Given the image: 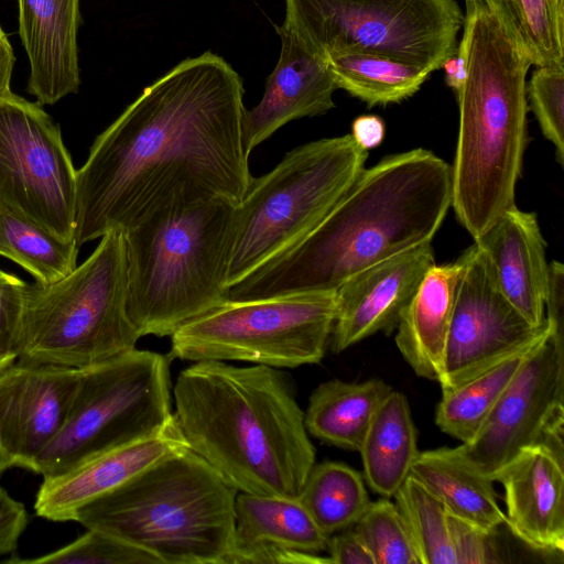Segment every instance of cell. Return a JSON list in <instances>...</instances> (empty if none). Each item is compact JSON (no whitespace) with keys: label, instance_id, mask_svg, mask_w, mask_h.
Segmentation results:
<instances>
[{"label":"cell","instance_id":"cell-17","mask_svg":"<svg viewBox=\"0 0 564 564\" xmlns=\"http://www.w3.org/2000/svg\"><path fill=\"white\" fill-rule=\"evenodd\" d=\"M502 484L506 522L531 549L564 552V444L538 443L494 478Z\"/></svg>","mask_w":564,"mask_h":564},{"label":"cell","instance_id":"cell-26","mask_svg":"<svg viewBox=\"0 0 564 564\" xmlns=\"http://www.w3.org/2000/svg\"><path fill=\"white\" fill-rule=\"evenodd\" d=\"M368 485L393 497L419 455L416 430L405 395L391 390L381 401L359 448Z\"/></svg>","mask_w":564,"mask_h":564},{"label":"cell","instance_id":"cell-8","mask_svg":"<svg viewBox=\"0 0 564 564\" xmlns=\"http://www.w3.org/2000/svg\"><path fill=\"white\" fill-rule=\"evenodd\" d=\"M367 158L351 134L325 138L291 150L273 170L252 177L235 205L227 286L308 235L365 169Z\"/></svg>","mask_w":564,"mask_h":564},{"label":"cell","instance_id":"cell-40","mask_svg":"<svg viewBox=\"0 0 564 564\" xmlns=\"http://www.w3.org/2000/svg\"><path fill=\"white\" fill-rule=\"evenodd\" d=\"M327 552L335 564H375L352 527L329 535Z\"/></svg>","mask_w":564,"mask_h":564},{"label":"cell","instance_id":"cell-20","mask_svg":"<svg viewBox=\"0 0 564 564\" xmlns=\"http://www.w3.org/2000/svg\"><path fill=\"white\" fill-rule=\"evenodd\" d=\"M19 34L30 62L28 93L41 106L77 94L80 0H18Z\"/></svg>","mask_w":564,"mask_h":564},{"label":"cell","instance_id":"cell-43","mask_svg":"<svg viewBox=\"0 0 564 564\" xmlns=\"http://www.w3.org/2000/svg\"><path fill=\"white\" fill-rule=\"evenodd\" d=\"M442 68L445 70L446 84L457 93L466 75L465 55L459 43L457 51L444 62Z\"/></svg>","mask_w":564,"mask_h":564},{"label":"cell","instance_id":"cell-39","mask_svg":"<svg viewBox=\"0 0 564 564\" xmlns=\"http://www.w3.org/2000/svg\"><path fill=\"white\" fill-rule=\"evenodd\" d=\"M26 524L24 506L0 487V555L15 550Z\"/></svg>","mask_w":564,"mask_h":564},{"label":"cell","instance_id":"cell-33","mask_svg":"<svg viewBox=\"0 0 564 564\" xmlns=\"http://www.w3.org/2000/svg\"><path fill=\"white\" fill-rule=\"evenodd\" d=\"M375 564H420L411 535L395 503H369L352 525Z\"/></svg>","mask_w":564,"mask_h":564},{"label":"cell","instance_id":"cell-41","mask_svg":"<svg viewBox=\"0 0 564 564\" xmlns=\"http://www.w3.org/2000/svg\"><path fill=\"white\" fill-rule=\"evenodd\" d=\"M351 135L365 150L379 145L384 137L383 121L373 115H364L355 119Z\"/></svg>","mask_w":564,"mask_h":564},{"label":"cell","instance_id":"cell-42","mask_svg":"<svg viewBox=\"0 0 564 564\" xmlns=\"http://www.w3.org/2000/svg\"><path fill=\"white\" fill-rule=\"evenodd\" d=\"M15 57L8 35L0 25V97L11 91Z\"/></svg>","mask_w":564,"mask_h":564},{"label":"cell","instance_id":"cell-31","mask_svg":"<svg viewBox=\"0 0 564 564\" xmlns=\"http://www.w3.org/2000/svg\"><path fill=\"white\" fill-rule=\"evenodd\" d=\"M393 497L420 564H455L448 512L440 499L412 475Z\"/></svg>","mask_w":564,"mask_h":564},{"label":"cell","instance_id":"cell-6","mask_svg":"<svg viewBox=\"0 0 564 564\" xmlns=\"http://www.w3.org/2000/svg\"><path fill=\"white\" fill-rule=\"evenodd\" d=\"M213 198L161 209L123 230L128 315L140 337L171 336L228 301L235 205Z\"/></svg>","mask_w":564,"mask_h":564},{"label":"cell","instance_id":"cell-19","mask_svg":"<svg viewBox=\"0 0 564 564\" xmlns=\"http://www.w3.org/2000/svg\"><path fill=\"white\" fill-rule=\"evenodd\" d=\"M279 61L268 77L261 101L247 110V139L252 151L285 123L327 112L337 88L329 64L282 26Z\"/></svg>","mask_w":564,"mask_h":564},{"label":"cell","instance_id":"cell-9","mask_svg":"<svg viewBox=\"0 0 564 564\" xmlns=\"http://www.w3.org/2000/svg\"><path fill=\"white\" fill-rule=\"evenodd\" d=\"M172 419L166 357L134 348L85 368L64 426L36 457L32 471L56 476L148 437Z\"/></svg>","mask_w":564,"mask_h":564},{"label":"cell","instance_id":"cell-32","mask_svg":"<svg viewBox=\"0 0 564 564\" xmlns=\"http://www.w3.org/2000/svg\"><path fill=\"white\" fill-rule=\"evenodd\" d=\"M532 65L564 64L563 0H502Z\"/></svg>","mask_w":564,"mask_h":564},{"label":"cell","instance_id":"cell-21","mask_svg":"<svg viewBox=\"0 0 564 564\" xmlns=\"http://www.w3.org/2000/svg\"><path fill=\"white\" fill-rule=\"evenodd\" d=\"M475 243L490 259L506 297L530 323L543 324L549 264L535 214L514 205L476 238Z\"/></svg>","mask_w":564,"mask_h":564},{"label":"cell","instance_id":"cell-3","mask_svg":"<svg viewBox=\"0 0 564 564\" xmlns=\"http://www.w3.org/2000/svg\"><path fill=\"white\" fill-rule=\"evenodd\" d=\"M173 399L186 446L238 492L299 497L315 448L286 372L195 361L178 373Z\"/></svg>","mask_w":564,"mask_h":564},{"label":"cell","instance_id":"cell-7","mask_svg":"<svg viewBox=\"0 0 564 564\" xmlns=\"http://www.w3.org/2000/svg\"><path fill=\"white\" fill-rule=\"evenodd\" d=\"M128 286L122 230L105 234L65 278L26 282L18 359L85 368L134 349Z\"/></svg>","mask_w":564,"mask_h":564},{"label":"cell","instance_id":"cell-5","mask_svg":"<svg viewBox=\"0 0 564 564\" xmlns=\"http://www.w3.org/2000/svg\"><path fill=\"white\" fill-rule=\"evenodd\" d=\"M237 489L188 447L80 507L73 521L139 546L161 563L223 564Z\"/></svg>","mask_w":564,"mask_h":564},{"label":"cell","instance_id":"cell-28","mask_svg":"<svg viewBox=\"0 0 564 564\" xmlns=\"http://www.w3.org/2000/svg\"><path fill=\"white\" fill-rule=\"evenodd\" d=\"M542 340L513 354L452 389L442 390V399L435 412V423L440 430L462 443L469 442L480 429L525 357Z\"/></svg>","mask_w":564,"mask_h":564},{"label":"cell","instance_id":"cell-29","mask_svg":"<svg viewBox=\"0 0 564 564\" xmlns=\"http://www.w3.org/2000/svg\"><path fill=\"white\" fill-rule=\"evenodd\" d=\"M297 499L327 535L352 527L370 503L362 476L338 462L314 464Z\"/></svg>","mask_w":564,"mask_h":564},{"label":"cell","instance_id":"cell-23","mask_svg":"<svg viewBox=\"0 0 564 564\" xmlns=\"http://www.w3.org/2000/svg\"><path fill=\"white\" fill-rule=\"evenodd\" d=\"M231 546L223 564L261 549H282L319 554L327 551L329 535L323 532L297 498L237 494Z\"/></svg>","mask_w":564,"mask_h":564},{"label":"cell","instance_id":"cell-24","mask_svg":"<svg viewBox=\"0 0 564 564\" xmlns=\"http://www.w3.org/2000/svg\"><path fill=\"white\" fill-rule=\"evenodd\" d=\"M444 505L448 514L486 532L506 522L494 480L471 466L457 447L420 452L411 473Z\"/></svg>","mask_w":564,"mask_h":564},{"label":"cell","instance_id":"cell-22","mask_svg":"<svg viewBox=\"0 0 564 564\" xmlns=\"http://www.w3.org/2000/svg\"><path fill=\"white\" fill-rule=\"evenodd\" d=\"M465 262L463 252L454 262L433 264L401 312L395 327V344L419 377L438 382L442 376L446 340Z\"/></svg>","mask_w":564,"mask_h":564},{"label":"cell","instance_id":"cell-27","mask_svg":"<svg viewBox=\"0 0 564 564\" xmlns=\"http://www.w3.org/2000/svg\"><path fill=\"white\" fill-rule=\"evenodd\" d=\"M337 88L368 106L400 102L415 94L430 69L372 53H345L327 58Z\"/></svg>","mask_w":564,"mask_h":564},{"label":"cell","instance_id":"cell-15","mask_svg":"<svg viewBox=\"0 0 564 564\" xmlns=\"http://www.w3.org/2000/svg\"><path fill=\"white\" fill-rule=\"evenodd\" d=\"M85 368L17 359L0 371V445L13 466L32 470L59 433Z\"/></svg>","mask_w":564,"mask_h":564},{"label":"cell","instance_id":"cell-38","mask_svg":"<svg viewBox=\"0 0 564 564\" xmlns=\"http://www.w3.org/2000/svg\"><path fill=\"white\" fill-rule=\"evenodd\" d=\"M544 308L550 338L557 351L564 355V267L560 261L549 264Z\"/></svg>","mask_w":564,"mask_h":564},{"label":"cell","instance_id":"cell-37","mask_svg":"<svg viewBox=\"0 0 564 564\" xmlns=\"http://www.w3.org/2000/svg\"><path fill=\"white\" fill-rule=\"evenodd\" d=\"M455 564H489L502 560L495 545V532H486L448 514Z\"/></svg>","mask_w":564,"mask_h":564},{"label":"cell","instance_id":"cell-11","mask_svg":"<svg viewBox=\"0 0 564 564\" xmlns=\"http://www.w3.org/2000/svg\"><path fill=\"white\" fill-rule=\"evenodd\" d=\"M336 316V292L226 301L171 335L170 357L274 368L318 364Z\"/></svg>","mask_w":564,"mask_h":564},{"label":"cell","instance_id":"cell-10","mask_svg":"<svg viewBox=\"0 0 564 564\" xmlns=\"http://www.w3.org/2000/svg\"><path fill=\"white\" fill-rule=\"evenodd\" d=\"M281 25L324 58L372 53L442 68L458 46L464 14L456 0H284Z\"/></svg>","mask_w":564,"mask_h":564},{"label":"cell","instance_id":"cell-13","mask_svg":"<svg viewBox=\"0 0 564 564\" xmlns=\"http://www.w3.org/2000/svg\"><path fill=\"white\" fill-rule=\"evenodd\" d=\"M563 434L564 355L549 335L525 357L475 436L457 449L494 480L524 448L564 444Z\"/></svg>","mask_w":564,"mask_h":564},{"label":"cell","instance_id":"cell-44","mask_svg":"<svg viewBox=\"0 0 564 564\" xmlns=\"http://www.w3.org/2000/svg\"><path fill=\"white\" fill-rule=\"evenodd\" d=\"M466 8L485 6L492 11L502 12V0H465Z\"/></svg>","mask_w":564,"mask_h":564},{"label":"cell","instance_id":"cell-14","mask_svg":"<svg viewBox=\"0 0 564 564\" xmlns=\"http://www.w3.org/2000/svg\"><path fill=\"white\" fill-rule=\"evenodd\" d=\"M446 340L442 390L452 389L550 334L545 322L530 323L501 291L492 263L476 243L464 251Z\"/></svg>","mask_w":564,"mask_h":564},{"label":"cell","instance_id":"cell-12","mask_svg":"<svg viewBox=\"0 0 564 564\" xmlns=\"http://www.w3.org/2000/svg\"><path fill=\"white\" fill-rule=\"evenodd\" d=\"M77 170L59 126L37 102L0 97V206L75 239Z\"/></svg>","mask_w":564,"mask_h":564},{"label":"cell","instance_id":"cell-25","mask_svg":"<svg viewBox=\"0 0 564 564\" xmlns=\"http://www.w3.org/2000/svg\"><path fill=\"white\" fill-rule=\"evenodd\" d=\"M391 390L382 379L321 383L304 412L307 433L325 444L359 452L375 412Z\"/></svg>","mask_w":564,"mask_h":564},{"label":"cell","instance_id":"cell-4","mask_svg":"<svg viewBox=\"0 0 564 564\" xmlns=\"http://www.w3.org/2000/svg\"><path fill=\"white\" fill-rule=\"evenodd\" d=\"M466 75L457 94L459 127L452 170V207L474 239L514 206L527 144V75L519 37L492 10H466Z\"/></svg>","mask_w":564,"mask_h":564},{"label":"cell","instance_id":"cell-45","mask_svg":"<svg viewBox=\"0 0 564 564\" xmlns=\"http://www.w3.org/2000/svg\"><path fill=\"white\" fill-rule=\"evenodd\" d=\"M11 466H13V463L12 460L10 459V457L4 453V451L2 449L1 445H0V475L8 468H10Z\"/></svg>","mask_w":564,"mask_h":564},{"label":"cell","instance_id":"cell-35","mask_svg":"<svg viewBox=\"0 0 564 564\" xmlns=\"http://www.w3.org/2000/svg\"><path fill=\"white\" fill-rule=\"evenodd\" d=\"M528 107L564 163V64L536 66L527 84Z\"/></svg>","mask_w":564,"mask_h":564},{"label":"cell","instance_id":"cell-30","mask_svg":"<svg viewBox=\"0 0 564 564\" xmlns=\"http://www.w3.org/2000/svg\"><path fill=\"white\" fill-rule=\"evenodd\" d=\"M78 243L64 241L31 220L0 206V256L51 284L77 267Z\"/></svg>","mask_w":564,"mask_h":564},{"label":"cell","instance_id":"cell-16","mask_svg":"<svg viewBox=\"0 0 564 564\" xmlns=\"http://www.w3.org/2000/svg\"><path fill=\"white\" fill-rule=\"evenodd\" d=\"M435 264L431 242L411 248L346 280L336 292L332 350L341 352L378 333H391L426 271Z\"/></svg>","mask_w":564,"mask_h":564},{"label":"cell","instance_id":"cell-2","mask_svg":"<svg viewBox=\"0 0 564 564\" xmlns=\"http://www.w3.org/2000/svg\"><path fill=\"white\" fill-rule=\"evenodd\" d=\"M452 206L451 166L425 149L364 169L303 239L229 289L230 301L336 291L357 272L432 242Z\"/></svg>","mask_w":564,"mask_h":564},{"label":"cell","instance_id":"cell-36","mask_svg":"<svg viewBox=\"0 0 564 564\" xmlns=\"http://www.w3.org/2000/svg\"><path fill=\"white\" fill-rule=\"evenodd\" d=\"M25 284L0 269V371L19 357Z\"/></svg>","mask_w":564,"mask_h":564},{"label":"cell","instance_id":"cell-18","mask_svg":"<svg viewBox=\"0 0 564 564\" xmlns=\"http://www.w3.org/2000/svg\"><path fill=\"white\" fill-rule=\"evenodd\" d=\"M184 447L187 446L173 417L148 437L100 453L56 476L45 477L34 510L37 516L52 521H73L75 512L84 505Z\"/></svg>","mask_w":564,"mask_h":564},{"label":"cell","instance_id":"cell-34","mask_svg":"<svg viewBox=\"0 0 564 564\" xmlns=\"http://www.w3.org/2000/svg\"><path fill=\"white\" fill-rule=\"evenodd\" d=\"M6 563L22 564H162L148 551L104 531L88 529L69 544L35 558H12Z\"/></svg>","mask_w":564,"mask_h":564},{"label":"cell","instance_id":"cell-1","mask_svg":"<svg viewBox=\"0 0 564 564\" xmlns=\"http://www.w3.org/2000/svg\"><path fill=\"white\" fill-rule=\"evenodd\" d=\"M243 95L238 73L212 52L145 87L77 170L78 246L167 207L239 203L253 177Z\"/></svg>","mask_w":564,"mask_h":564}]
</instances>
